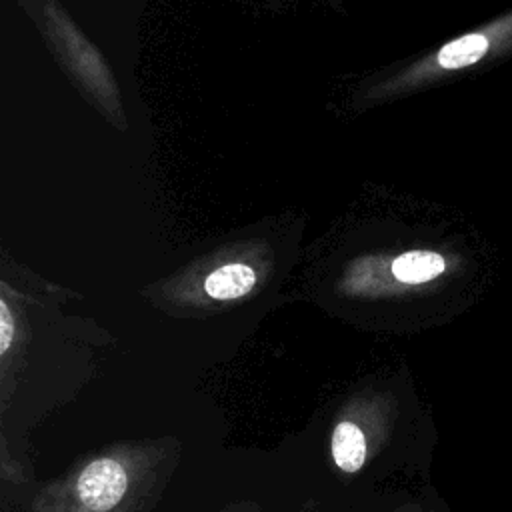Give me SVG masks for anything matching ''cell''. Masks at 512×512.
<instances>
[{"label": "cell", "instance_id": "obj_1", "mask_svg": "<svg viewBox=\"0 0 512 512\" xmlns=\"http://www.w3.org/2000/svg\"><path fill=\"white\" fill-rule=\"evenodd\" d=\"M174 436L124 440L86 454L46 482L30 512H150L178 468Z\"/></svg>", "mask_w": 512, "mask_h": 512}, {"label": "cell", "instance_id": "obj_2", "mask_svg": "<svg viewBox=\"0 0 512 512\" xmlns=\"http://www.w3.org/2000/svg\"><path fill=\"white\" fill-rule=\"evenodd\" d=\"M392 422V402L386 396L352 400L340 412L332 426L330 456L344 474L360 472L370 460L374 444L378 446Z\"/></svg>", "mask_w": 512, "mask_h": 512}, {"label": "cell", "instance_id": "obj_3", "mask_svg": "<svg viewBox=\"0 0 512 512\" xmlns=\"http://www.w3.org/2000/svg\"><path fill=\"white\" fill-rule=\"evenodd\" d=\"M256 284V274L246 264H224L208 274L204 290L214 300H236L248 294Z\"/></svg>", "mask_w": 512, "mask_h": 512}, {"label": "cell", "instance_id": "obj_4", "mask_svg": "<svg viewBox=\"0 0 512 512\" xmlns=\"http://www.w3.org/2000/svg\"><path fill=\"white\" fill-rule=\"evenodd\" d=\"M446 270V260L432 250L404 252L392 262V274L402 284H424Z\"/></svg>", "mask_w": 512, "mask_h": 512}, {"label": "cell", "instance_id": "obj_5", "mask_svg": "<svg viewBox=\"0 0 512 512\" xmlns=\"http://www.w3.org/2000/svg\"><path fill=\"white\" fill-rule=\"evenodd\" d=\"M14 338H16V322L10 314L6 300H2L0 302V356H2V360L8 358Z\"/></svg>", "mask_w": 512, "mask_h": 512}, {"label": "cell", "instance_id": "obj_6", "mask_svg": "<svg viewBox=\"0 0 512 512\" xmlns=\"http://www.w3.org/2000/svg\"><path fill=\"white\" fill-rule=\"evenodd\" d=\"M216 512H262V506L254 500H238V502L226 504L224 508H220Z\"/></svg>", "mask_w": 512, "mask_h": 512}, {"label": "cell", "instance_id": "obj_7", "mask_svg": "<svg viewBox=\"0 0 512 512\" xmlns=\"http://www.w3.org/2000/svg\"><path fill=\"white\" fill-rule=\"evenodd\" d=\"M398 512H442V510L430 508V506H424V504H408V506L400 508Z\"/></svg>", "mask_w": 512, "mask_h": 512}]
</instances>
